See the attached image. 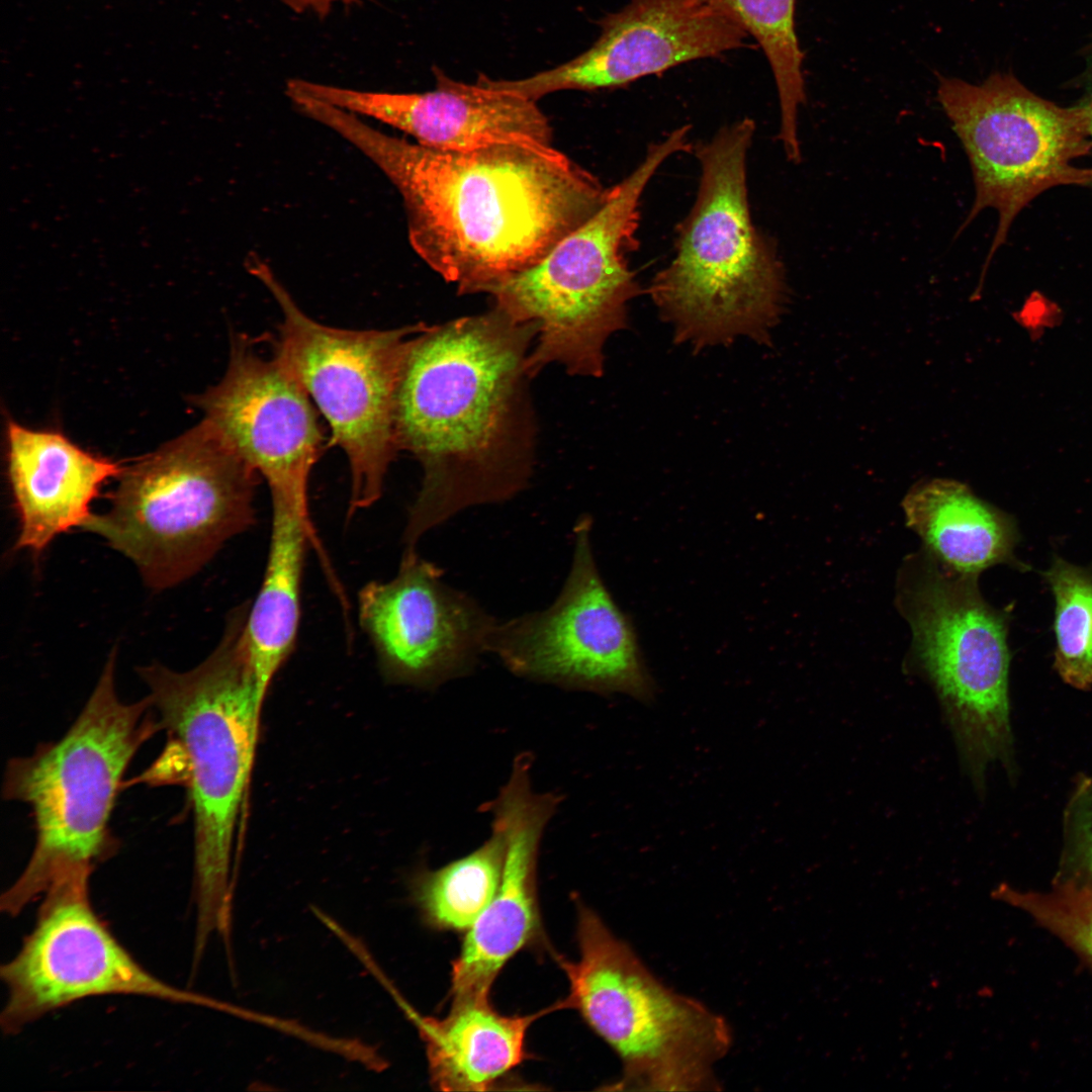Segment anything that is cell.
I'll use <instances>...</instances> for the list:
<instances>
[{
    "label": "cell",
    "instance_id": "cell-24",
    "mask_svg": "<svg viewBox=\"0 0 1092 1092\" xmlns=\"http://www.w3.org/2000/svg\"><path fill=\"white\" fill-rule=\"evenodd\" d=\"M752 35L770 66L781 109V140L787 158L801 160L797 133L798 108L805 102L804 55L795 27L796 0H716Z\"/></svg>",
    "mask_w": 1092,
    "mask_h": 1092
},
{
    "label": "cell",
    "instance_id": "cell-5",
    "mask_svg": "<svg viewBox=\"0 0 1092 1092\" xmlns=\"http://www.w3.org/2000/svg\"><path fill=\"white\" fill-rule=\"evenodd\" d=\"M116 649L67 732L8 761L2 795L26 804L35 843L23 871L0 899L1 911L18 916L61 876L93 873L119 842L109 819L122 777L139 749L161 730L150 698L125 703L115 686Z\"/></svg>",
    "mask_w": 1092,
    "mask_h": 1092
},
{
    "label": "cell",
    "instance_id": "cell-12",
    "mask_svg": "<svg viewBox=\"0 0 1092 1092\" xmlns=\"http://www.w3.org/2000/svg\"><path fill=\"white\" fill-rule=\"evenodd\" d=\"M88 871L58 878L41 897L35 923L16 954L0 969L7 990L2 1031L21 1032L44 1015L80 1000L143 996L236 1013L209 996L153 975L124 947L95 912Z\"/></svg>",
    "mask_w": 1092,
    "mask_h": 1092
},
{
    "label": "cell",
    "instance_id": "cell-16",
    "mask_svg": "<svg viewBox=\"0 0 1092 1092\" xmlns=\"http://www.w3.org/2000/svg\"><path fill=\"white\" fill-rule=\"evenodd\" d=\"M205 421L268 483L271 499L309 513L308 479L323 447L309 396L274 355L233 340L222 380L199 397Z\"/></svg>",
    "mask_w": 1092,
    "mask_h": 1092
},
{
    "label": "cell",
    "instance_id": "cell-17",
    "mask_svg": "<svg viewBox=\"0 0 1092 1092\" xmlns=\"http://www.w3.org/2000/svg\"><path fill=\"white\" fill-rule=\"evenodd\" d=\"M431 91L392 93L362 91L291 79L290 88L358 116H367L439 150L468 151L498 144H517L548 155L552 147L549 119L536 101L476 81L467 84L434 67Z\"/></svg>",
    "mask_w": 1092,
    "mask_h": 1092
},
{
    "label": "cell",
    "instance_id": "cell-11",
    "mask_svg": "<svg viewBox=\"0 0 1092 1092\" xmlns=\"http://www.w3.org/2000/svg\"><path fill=\"white\" fill-rule=\"evenodd\" d=\"M937 98L969 158L976 196L966 228L985 208L998 212L988 266L1021 210L1057 186H1092V168L1074 161L1092 152L1090 108L1063 107L1012 74L981 84L938 75Z\"/></svg>",
    "mask_w": 1092,
    "mask_h": 1092
},
{
    "label": "cell",
    "instance_id": "cell-9",
    "mask_svg": "<svg viewBox=\"0 0 1092 1092\" xmlns=\"http://www.w3.org/2000/svg\"><path fill=\"white\" fill-rule=\"evenodd\" d=\"M978 576L953 572L931 555L905 568L899 606L912 656L934 686L962 759L978 788L990 763L1012 775L1008 616L981 596Z\"/></svg>",
    "mask_w": 1092,
    "mask_h": 1092
},
{
    "label": "cell",
    "instance_id": "cell-4",
    "mask_svg": "<svg viewBox=\"0 0 1092 1092\" xmlns=\"http://www.w3.org/2000/svg\"><path fill=\"white\" fill-rule=\"evenodd\" d=\"M754 130V121L743 118L696 147L698 195L678 228L673 259L650 286L674 340L696 351L739 337L767 344L784 313V269L748 206L746 156Z\"/></svg>",
    "mask_w": 1092,
    "mask_h": 1092
},
{
    "label": "cell",
    "instance_id": "cell-10",
    "mask_svg": "<svg viewBox=\"0 0 1092 1092\" xmlns=\"http://www.w3.org/2000/svg\"><path fill=\"white\" fill-rule=\"evenodd\" d=\"M250 273L270 291L282 312L275 356L325 416L333 444L351 470L349 515L375 504L398 450L396 396L404 361L421 323L385 331L324 326L308 315L255 254Z\"/></svg>",
    "mask_w": 1092,
    "mask_h": 1092
},
{
    "label": "cell",
    "instance_id": "cell-25",
    "mask_svg": "<svg viewBox=\"0 0 1092 1092\" xmlns=\"http://www.w3.org/2000/svg\"><path fill=\"white\" fill-rule=\"evenodd\" d=\"M1055 598L1054 667L1079 690L1092 687V572L1055 557L1043 571Z\"/></svg>",
    "mask_w": 1092,
    "mask_h": 1092
},
{
    "label": "cell",
    "instance_id": "cell-28",
    "mask_svg": "<svg viewBox=\"0 0 1092 1092\" xmlns=\"http://www.w3.org/2000/svg\"><path fill=\"white\" fill-rule=\"evenodd\" d=\"M296 13H312L320 17L327 16L332 7L339 3H352L358 0H277Z\"/></svg>",
    "mask_w": 1092,
    "mask_h": 1092
},
{
    "label": "cell",
    "instance_id": "cell-7",
    "mask_svg": "<svg viewBox=\"0 0 1092 1092\" xmlns=\"http://www.w3.org/2000/svg\"><path fill=\"white\" fill-rule=\"evenodd\" d=\"M258 477L204 420L122 469L110 508L83 529L130 559L150 587L165 589L255 524Z\"/></svg>",
    "mask_w": 1092,
    "mask_h": 1092
},
{
    "label": "cell",
    "instance_id": "cell-29",
    "mask_svg": "<svg viewBox=\"0 0 1092 1092\" xmlns=\"http://www.w3.org/2000/svg\"><path fill=\"white\" fill-rule=\"evenodd\" d=\"M1085 103L1090 108V134H1091V140H1092V92H1091L1090 96L1087 98V100L1085 101Z\"/></svg>",
    "mask_w": 1092,
    "mask_h": 1092
},
{
    "label": "cell",
    "instance_id": "cell-2",
    "mask_svg": "<svg viewBox=\"0 0 1092 1092\" xmlns=\"http://www.w3.org/2000/svg\"><path fill=\"white\" fill-rule=\"evenodd\" d=\"M536 337L534 324L495 304L414 337L395 408L398 449L423 470L405 547L462 511L507 502L529 484L536 427L528 359Z\"/></svg>",
    "mask_w": 1092,
    "mask_h": 1092
},
{
    "label": "cell",
    "instance_id": "cell-27",
    "mask_svg": "<svg viewBox=\"0 0 1092 1092\" xmlns=\"http://www.w3.org/2000/svg\"><path fill=\"white\" fill-rule=\"evenodd\" d=\"M1064 868L1069 877L1092 883V777H1082L1072 792L1064 816Z\"/></svg>",
    "mask_w": 1092,
    "mask_h": 1092
},
{
    "label": "cell",
    "instance_id": "cell-3",
    "mask_svg": "<svg viewBox=\"0 0 1092 1092\" xmlns=\"http://www.w3.org/2000/svg\"><path fill=\"white\" fill-rule=\"evenodd\" d=\"M249 609L229 615L215 649L194 668H138L167 750L155 765L178 763L193 817L194 941L231 932L232 860L259 733L260 701L244 642Z\"/></svg>",
    "mask_w": 1092,
    "mask_h": 1092
},
{
    "label": "cell",
    "instance_id": "cell-8",
    "mask_svg": "<svg viewBox=\"0 0 1092 1092\" xmlns=\"http://www.w3.org/2000/svg\"><path fill=\"white\" fill-rule=\"evenodd\" d=\"M577 960L557 958L577 1010L618 1055L625 1091L719 1090L715 1065L730 1050L728 1022L664 985L601 917L577 905Z\"/></svg>",
    "mask_w": 1092,
    "mask_h": 1092
},
{
    "label": "cell",
    "instance_id": "cell-22",
    "mask_svg": "<svg viewBox=\"0 0 1092 1092\" xmlns=\"http://www.w3.org/2000/svg\"><path fill=\"white\" fill-rule=\"evenodd\" d=\"M271 500L265 572L244 625V642L262 703L274 676L295 648L304 558L307 546L316 542L308 513L278 499Z\"/></svg>",
    "mask_w": 1092,
    "mask_h": 1092
},
{
    "label": "cell",
    "instance_id": "cell-23",
    "mask_svg": "<svg viewBox=\"0 0 1092 1092\" xmlns=\"http://www.w3.org/2000/svg\"><path fill=\"white\" fill-rule=\"evenodd\" d=\"M505 851L500 831L491 826L490 836L469 854L420 873L412 889L425 921L439 929L470 928L498 889Z\"/></svg>",
    "mask_w": 1092,
    "mask_h": 1092
},
{
    "label": "cell",
    "instance_id": "cell-13",
    "mask_svg": "<svg viewBox=\"0 0 1092 1092\" xmlns=\"http://www.w3.org/2000/svg\"><path fill=\"white\" fill-rule=\"evenodd\" d=\"M592 528L587 516L576 521L570 568L552 604L496 621L487 653L526 679L648 702L655 685L634 625L600 573Z\"/></svg>",
    "mask_w": 1092,
    "mask_h": 1092
},
{
    "label": "cell",
    "instance_id": "cell-18",
    "mask_svg": "<svg viewBox=\"0 0 1092 1092\" xmlns=\"http://www.w3.org/2000/svg\"><path fill=\"white\" fill-rule=\"evenodd\" d=\"M531 768L529 761H515L508 781L484 808L505 840L503 873L494 897L469 928L452 964V1000L488 997L507 962L540 933L538 853L560 800L534 790Z\"/></svg>",
    "mask_w": 1092,
    "mask_h": 1092
},
{
    "label": "cell",
    "instance_id": "cell-19",
    "mask_svg": "<svg viewBox=\"0 0 1092 1092\" xmlns=\"http://www.w3.org/2000/svg\"><path fill=\"white\" fill-rule=\"evenodd\" d=\"M7 469L20 521L15 548L42 552L60 534L84 525L101 486L122 469L55 431L7 423Z\"/></svg>",
    "mask_w": 1092,
    "mask_h": 1092
},
{
    "label": "cell",
    "instance_id": "cell-15",
    "mask_svg": "<svg viewBox=\"0 0 1092 1092\" xmlns=\"http://www.w3.org/2000/svg\"><path fill=\"white\" fill-rule=\"evenodd\" d=\"M600 26L593 46L566 63L524 79L484 81L533 101L563 90L614 89L741 48L748 35L716 0H631Z\"/></svg>",
    "mask_w": 1092,
    "mask_h": 1092
},
{
    "label": "cell",
    "instance_id": "cell-26",
    "mask_svg": "<svg viewBox=\"0 0 1092 1092\" xmlns=\"http://www.w3.org/2000/svg\"><path fill=\"white\" fill-rule=\"evenodd\" d=\"M992 898L1024 911L1092 963V883L1061 879L1049 892H1024L1002 883Z\"/></svg>",
    "mask_w": 1092,
    "mask_h": 1092
},
{
    "label": "cell",
    "instance_id": "cell-6",
    "mask_svg": "<svg viewBox=\"0 0 1092 1092\" xmlns=\"http://www.w3.org/2000/svg\"><path fill=\"white\" fill-rule=\"evenodd\" d=\"M690 130L682 125L650 146L595 214L538 264L488 291L513 318L537 327L529 357L536 373L558 363L572 375L603 374L605 344L628 326V303L640 293L627 261L637 245L640 198L667 158L691 149Z\"/></svg>",
    "mask_w": 1092,
    "mask_h": 1092
},
{
    "label": "cell",
    "instance_id": "cell-14",
    "mask_svg": "<svg viewBox=\"0 0 1092 1092\" xmlns=\"http://www.w3.org/2000/svg\"><path fill=\"white\" fill-rule=\"evenodd\" d=\"M437 564L405 547L396 574L358 593L359 624L392 684L435 688L468 674L496 619L443 579Z\"/></svg>",
    "mask_w": 1092,
    "mask_h": 1092
},
{
    "label": "cell",
    "instance_id": "cell-1",
    "mask_svg": "<svg viewBox=\"0 0 1092 1092\" xmlns=\"http://www.w3.org/2000/svg\"><path fill=\"white\" fill-rule=\"evenodd\" d=\"M305 116L365 155L402 198L416 253L459 294L535 266L605 203L610 188L564 154L517 144L429 148L310 99Z\"/></svg>",
    "mask_w": 1092,
    "mask_h": 1092
},
{
    "label": "cell",
    "instance_id": "cell-20",
    "mask_svg": "<svg viewBox=\"0 0 1092 1092\" xmlns=\"http://www.w3.org/2000/svg\"><path fill=\"white\" fill-rule=\"evenodd\" d=\"M425 1041L431 1084L441 1091H485L527 1057L529 1026L562 1001L530 1015L506 1016L488 997L452 1000L444 1018L419 1015L403 1005Z\"/></svg>",
    "mask_w": 1092,
    "mask_h": 1092
},
{
    "label": "cell",
    "instance_id": "cell-21",
    "mask_svg": "<svg viewBox=\"0 0 1092 1092\" xmlns=\"http://www.w3.org/2000/svg\"><path fill=\"white\" fill-rule=\"evenodd\" d=\"M902 507L906 525L921 537L928 554L953 572L978 576L1002 563L1029 569L1014 555L1019 538L1014 520L966 484L923 481L908 491Z\"/></svg>",
    "mask_w": 1092,
    "mask_h": 1092
}]
</instances>
